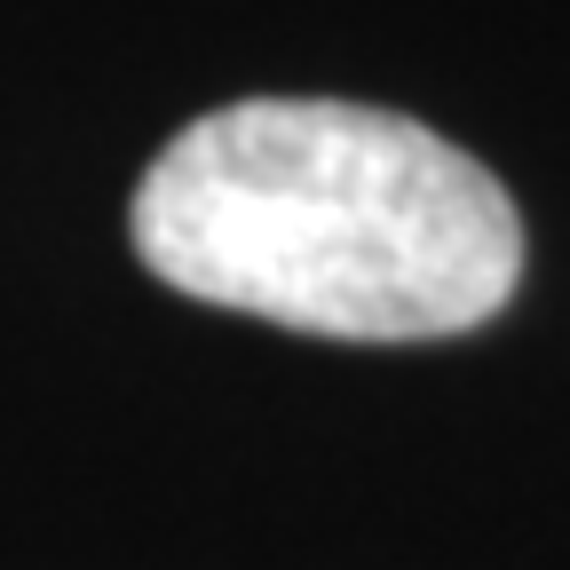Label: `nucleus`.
I'll use <instances>...</instances> for the list:
<instances>
[{
    "instance_id": "f257e3e1",
    "label": "nucleus",
    "mask_w": 570,
    "mask_h": 570,
    "mask_svg": "<svg viewBox=\"0 0 570 570\" xmlns=\"http://www.w3.org/2000/svg\"><path fill=\"white\" fill-rule=\"evenodd\" d=\"M135 254L175 294L333 341H444L508 309L523 223L483 159L381 104L246 96L135 183Z\"/></svg>"
}]
</instances>
